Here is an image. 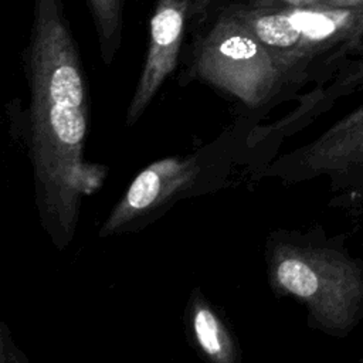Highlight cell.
<instances>
[{
    "mask_svg": "<svg viewBox=\"0 0 363 363\" xmlns=\"http://www.w3.org/2000/svg\"><path fill=\"white\" fill-rule=\"evenodd\" d=\"M28 81L37 204L44 228L62 248L74 237L82 199L101 186L105 170L84 162L85 82L60 0H35Z\"/></svg>",
    "mask_w": 363,
    "mask_h": 363,
    "instance_id": "1",
    "label": "cell"
},
{
    "mask_svg": "<svg viewBox=\"0 0 363 363\" xmlns=\"http://www.w3.org/2000/svg\"><path fill=\"white\" fill-rule=\"evenodd\" d=\"M271 289L306 308L309 328L335 339L352 335L363 320V258L354 257L343 235L323 228L279 231L268 240Z\"/></svg>",
    "mask_w": 363,
    "mask_h": 363,
    "instance_id": "2",
    "label": "cell"
},
{
    "mask_svg": "<svg viewBox=\"0 0 363 363\" xmlns=\"http://www.w3.org/2000/svg\"><path fill=\"white\" fill-rule=\"evenodd\" d=\"M194 71L250 108L268 102L288 84L274 55L235 13L221 16L206 35Z\"/></svg>",
    "mask_w": 363,
    "mask_h": 363,
    "instance_id": "3",
    "label": "cell"
},
{
    "mask_svg": "<svg viewBox=\"0 0 363 363\" xmlns=\"http://www.w3.org/2000/svg\"><path fill=\"white\" fill-rule=\"evenodd\" d=\"M289 182L328 176L333 191L357 197L363 191V104L333 122L312 142L282 159Z\"/></svg>",
    "mask_w": 363,
    "mask_h": 363,
    "instance_id": "4",
    "label": "cell"
},
{
    "mask_svg": "<svg viewBox=\"0 0 363 363\" xmlns=\"http://www.w3.org/2000/svg\"><path fill=\"white\" fill-rule=\"evenodd\" d=\"M200 167L194 157H164L145 167L112 208L99 237L135 230L159 214L196 182Z\"/></svg>",
    "mask_w": 363,
    "mask_h": 363,
    "instance_id": "5",
    "label": "cell"
},
{
    "mask_svg": "<svg viewBox=\"0 0 363 363\" xmlns=\"http://www.w3.org/2000/svg\"><path fill=\"white\" fill-rule=\"evenodd\" d=\"M187 1L159 0L150 20L149 47L145 65L126 111V125H135L164 79L176 67L182 45Z\"/></svg>",
    "mask_w": 363,
    "mask_h": 363,
    "instance_id": "6",
    "label": "cell"
},
{
    "mask_svg": "<svg viewBox=\"0 0 363 363\" xmlns=\"http://www.w3.org/2000/svg\"><path fill=\"white\" fill-rule=\"evenodd\" d=\"M189 325L193 339L203 354L214 363H235L238 347L213 306L201 296H191Z\"/></svg>",
    "mask_w": 363,
    "mask_h": 363,
    "instance_id": "7",
    "label": "cell"
},
{
    "mask_svg": "<svg viewBox=\"0 0 363 363\" xmlns=\"http://www.w3.org/2000/svg\"><path fill=\"white\" fill-rule=\"evenodd\" d=\"M88 4L98 28L104 60L109 62L121 38V0H88Z\"/></svg>",
    "mask_w": 363,
    "mask_h": 363,
    "instance_id": "8",
    "label": "cell"
},
{
    "mask_svg": "<svg viewBox=\"0 0 363 363\" xmlns=\"http://www.w3.org/2000/svg\"><path fill=\"white\" fill-rule=\"evenodd\" d=\"M363 0H318L315 9H356Z\"/></svg>",
    "mask_w": 363,
    "mask_h": 363,
    "instance_id": "9",
    "label": "cell"
},
{
    "mask_svg": "<svg viewBox=\"0 0 363 363\" xmlns=\"http://www.w3.org/2000/svg\"><path fill=\"white\" fill-rule=\"evenodd\" d=\"M278 3L288 6V7H295V9H315L318 0H277Z\"/></svg>",
    "mask_w": 363,
    "mask_h": 363,
    "instance_id": "10",
    "label": "cell"
},
{
    "mask_svg": "<svg viewBox=\"0 0 363 363\" xmlns=\"http://www.w3.org/2000/svg\"><path fill=\"white\" fill-rule=\"evenodd\" d=\"M360 362H363V356H362V357H360Z\"/></svg>",
    "mask_w": 363,
    "mask_h": 363,
    "instance_id": "11",
    "label": "cell"
}]
</instances>
